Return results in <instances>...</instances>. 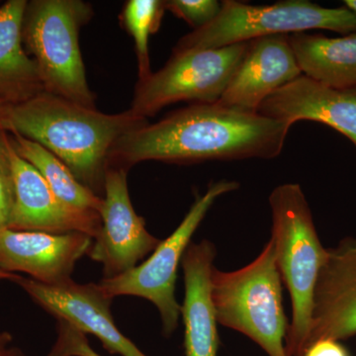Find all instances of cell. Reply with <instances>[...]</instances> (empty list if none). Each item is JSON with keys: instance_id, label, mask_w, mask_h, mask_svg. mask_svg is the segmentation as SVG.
Here are the masks:
<instances>
[{"instance_id": "obj_26", "label": "cell", "mask_w": 356, "mask_h": 356, "mask_svg": "<svg viewBox=\"0 0 356 356\" xmlns=\"http://www.w3.org/2000/svg\"><path fill=\"white\" fill-rule=\"evenodd\" d=\"M8 105L0 100V131L3 130L4 115H6V108Z\"/></svg>"}, {"instance_id": "obj_20", "label": "cell", "mask_w": 356, "mask_h": 356, "mask_svg": "<svg viewBox=\"0 0 356 356\" xmlns=\"http://www.w3.org/2000/svg\"><path fill=\"white\" fill-rule=\"evenodd\" d=\"M165 13V1L161 0H129L122 10V24L135 43L139 81H145L153 74L149 40L151 35L159 31Z\"/></svg>"}, {"instance_id": "obj_3", "label": "cell", "mask_w": 356, "mask_h": 356, "mask_svg": "<svg viewBox=\"0 0 356 356\" xmlns=\"http://www.w3.org/2000/svg\"><path fill=\"white\" fill-rule=\"evenodd\" d=\"M269 205L276 264L291 299L292 320L285 350L287 356H303L310 336L315 288L327 250L318 238L310 207L299 184L275 187L269 196Z\"/></svg>"}, {"instance_id": "obj_28", "label": "cell", "mask_w": 356, "mask_h": 356, "mask_svg": "<svg viewBox=\"0 0 356 356\" xmlns=\"http://www.w3.org/2000/svg\"><path fill=\"white\" fill-rule=\"evenodd\" d=\"M343 3L344 6L348 7L356 15V0H346Z\"/></svg>"}, {"instance_id": "obj_21", "label": "cell", "mask_w": 356, "mask_h": 356, "mask_svg": "<svg viewBox=\"0 0 356 356\" xmlns=\"http://www.w3.org/2000/svg\"><path fill=\"white\" fill-rule=\"evenodd\" d=\"M165 7L192 29L198 30L217 17L222 3L217 0H168L165 1Z\"/></svg>"}, {"instance_id": "obj_19", "label": "cell", "mask_w": 356, "mask_h": 356, "mask_svg": "<svg viewBox=\"0 0 356 356\" xmlns=\"http://www.w3.org/2000/svg\"><path fill=\"white\" fill-rule=\"evenodd\" d=\"M21 158L38 170L44 181L65 202L79 209L102 212L103 198L81 184L70 168L41 145L14 134L8 139Z\"/></svg>"}, {"instance_id": "obj_8", "label": "cell", "mask_w": 356, "mask_h": 356, "mask_svg": "<svg viewBox=\"0 0 356 356\" xmlns=\"http://www.w3.org/2000/svg\"><path fill=\"white\" fill-rule=\"evenodd\" d=\"M248 47L245 42L224 48L172 54L163 69L138 81L131 111L147 118L172 103L219 102Z\"/></svg>"}, {"instance_id": "obj_27", "label": "cell", "mask_w": 356, "mask_h": 356, "mask_svg": "<svg viewBox=\"0 0 356 356\" xmlns=\"http://www.w3.org/2000/svg\"><path fill=\"white\" fill-rule=\"evenodd\" d=\"M18 277H19V276L16 275V274L6 273V271L0 269V280H10L15 282V281L18 280Z\"/></svg>"}, {"instance_id": "obj_23", "label": "cell", "mask_w": 356, "mask_h": 356, "mask_svg": "<svg viewBox=\"0 0 356 356\" xmlns=\"http://www.w3.org/2000/svg\"><path fill=\"white\" fill-rule=\"evenodd\" d=\"M303 356H350V353L339 341L322 339L311 343Z\"/></svg>"}, {"instance_id": "obj_11", "label": "cell", "mask_w": 356, "mask_h": 356, "mask_svg": "<svg viewBox=\"0 0 356 356\" xmlns=\"http://www.w3.org/2000/svg\"><path fill=\"white\" fill-rule=\"evenodd\" d=\"M15 282L57 320L97 337L112 355L147 356L117 329L110 310L112 299L104 294L98 283L79 284L72 280L64 284L48 285L21 276Z\"/></svg>"}, {"instance_id": "obj_12", "label": "cell", "mask_w": 356, "mask_h": 356, "mask_svg": "<svg viewBox=\"0 0 356 356\" xmlns=\"http://www.w3.org/2000/svg\"><path fill=\"white\" fill-rule=\"evenodd\" d=\"M93 238L81 233L0 231V269L29 274L48 285L72 281L76 262L88 254Z\"/></svg>"}, {"instance_id": "obj_5", "label": "cell", "mask_w": 356, "mask_h": 356, "mask_svg": "<svg viewBox=\"0 0 356 356\" xmlns=\"http://www.w3.org/2000/svg\"><path fill=\"white\" fill-rule=\"evenodd\" d=\"M93 15L81 0H36L28 3L22 38L34 57L44 92L95 108L86 79L79 31Z\"/></svg>"}, {"instance_id": "obj_22", "label": "cell", "mask_w": 356, "mask_h": 356, "mask_svg": "<svg viewBox=\"0 0 356 356\" xmlns=\"http://www.w3.org/2000/svg\"><path fill=\"white\" fill-rule=\"evenodd\" d=\"M14 203L15 192L10 170L0 172V231L10 227Z\"/></svg>"}, {"instance_id": "obj_17", "label": "cell", "mask_w": 356, "mask_h": 356, "mask_svg": "<svg viewBox=\"0 0 356 356\" xmlns=\"http://www.w3.org/2000/svg\"><path fill=\"white\" fill-rule=\"evenodd\" d=\"M28 2L9 0L0 6V100L10 105L44 92L38 67L22 47L23 20Z\"/></svg>"}, {"instance_id": "obj_15", "label": "cell", "mask_w": 356, "mask_h": 356, "mask_svg": "<svg viewBox=\"0 0 356 356\" xmlns=\"http://www.w3.org/2000/svg\"><path fill=\"white\" fill-rule=\"evenodd\" d=\"M257 112L290 126L304 120L325 124L356 147V88H331L302 74L267 97Z\"/></svg>"}, {"instance_id": "obj_2", "label": "cell", "mask_w": 356, "mask_h": 356, "mask_svg": "<svg viewBox=\"0 0 356 356\" xmlns=\"http://www.w3.org/2000/svg\"><path fill=\"white\" fill-rule=\"evenodd\" d=\"M149 123L130 109L106 114L42 92L8 105L3 130L41 145L60 159L76 179L96 195L104 194L110 153L126 134Z\"/></svg>"}, {"instance_id": "obj_1", "label": "cell", "mask_w": 356, "mask_h": 356, "mask_svg": "<svg viewBox=\"0 0 356 356\" xmlns=\"http://www.w3.org/2000/svg\"><path fill=\"white\" fill-rule=\"evenodd\" d=\"M291 127L259 112L194 103L124 135L110 153L108 166L128 172L147 161L192 165L277 158Z\"/></svg>"}, {"instance_id": "obj_4", "label": "cell", "mask_w": 356, "mask_h": 356, "mask_svg": "<svg viewBox=\"0 0 356 356\" xmlns=\"http://www.w3.org/2000/svg\"><path fill=\"white\" fill-rule=\"evenodd\" d=\"M212 299L218 324L242 332L268 356H287L285 339L289 323L283 308L282 280L271 240L243 268H214Z\"/></svg>"}, {"instance_id": "obj_18", "label": "cell", "mask_w": 356, "mask_h": 356, "mask_svg": "<svg viewBox=\"0 0 356 356\" xmlns=\"http://www.w3.org/2000/svg\"><path fill=\"white\" fill-rule=\"evenodd\" d=\"M289 39L304 76L331 88H356V33L334 38L295 33Z\"/></svg>"}, {"instance_id": "obj_9", "label": "cell", "mask_w": 356, "mask_h": 356, "mask_svg": "<svg viewBox=\"0 0 356 356\" xmlns=\"http://www.w3.org/2000/svg\"><path fill=\"white\" fill-rule=\"evenodd\" d=\"M127 172L108 166L105 173L102 229L88 252L92 261L102 264L103 280L131 270L161 242L147 231L144 218L134 209Z\"/></svg>"}, {"instance_id": "obj_13", "label": "cell", "mask_w": 356, "mask_h": 356, "mask_svg": "<svg viewBox=\"0 0 356 356\" xmlns=\"http://www.w3.org/2000/svg\"><path fill=\"white\" fill-rule=\"evenodd\" d=\"M302 74L289 35L252 40L217 103L241 111L257 112L267 97Z\"/></svg>"}, {"instance_id": "obj_7", "label": "cell", "mask_w": 356, "mask_h": 356, "mask_svg": "<svg viewBox=\"0 0 356 356\" xmlns=\"http://www.w3.org/2000/svg\"><path fill=\"white\" fill-rule=\"evenodd\" d=\"M238 188V182L229 180L211 184L203 195L196 196L184 221L172 235L159 243L146 261L117 277L98 283L104 294L111 299L127 295L152 302L161 315L163 332L166 336L172 334L179 320L180 306L175 298V283L185 250L215 201Z\"/></svg>"}, {"instance_id": "obj_16", "label": "cell", "mask_w": 356, "mask_h": 356, "mask_svg": "<svg viewBox=\"0 0 356 356\" xmlns=\"http://www.w3.org/2000/svg\"><path fill=\"white\" fill-rule=\"evenodd\" d=\"M215 257L216 248L207 240L191 243L182 257L185 298L180 314L185 325L186 356L218 355V321L212 299Z\"/></svg>"}, {"instance_id": "obj_10", "label": "cell", "mask_w": 356, "mask_h": 356, "mask_svg": "<svg viewBox=\"0 0 356 356\" xmlns=\"http://www.w3.org/2000/svg\"><path fill=\"white\" fill-rule=\"evenodd\" d=\"M8 140V138H7ZM15 203L9 229L49 234L99 235V213L70 205L51 191L38 170L14 151L8 140Z\"/></svg>"}, {"instance_id": "obj_6", "label": "cell", "mask_w": 356, "mask_h": 356, "mask_svg": "<svg viewBox=\"0 0 356 356\" xmlns=\"http://www.w3.org/2000/svg\"><path fill=\"white\" fill-rule=\"evenodd\" d=\"M316 29L344 35L356 33V15L346 6L327 8L307 0H283L264 6L225 0L217 17L182 37L172 54L224 48L262 37Z\"/></svg>"}, {"instance_id": "obj_24", "label": "cell", "mask_w": 356, "mask_h": 356, "mask_svg": "<svg viewBox=\"0 0 356 356\" xmlns=\"http://www.w3.org/2000/svg\"><path fill=\"white\" fill-rule=\"evenodd\" d=\"M0 356H28L17 346H13V339L8 332L0 334Z\"/></svg>"}, {"instance_id": "obj_25", "label": "cell", "mask_w": 356, "mask_h": 356, "mask_svg": "<svg viewBox=\"0 0 356 356\" xmlns=\"http://www.w3.org/2000/svg\"><path fill=\"white\" fill-rule=\"evenodd\" d=\"M7 170H10L8 140L0 131V172H7Z\"/></svg>"}, {"instance_id": "obj_14", "label": "cell", "mask_w": 356, "mask_h": 356, "mask_svg": "<svg viewBox=\"0 0 356 356\" xmlns=\"http://www.w3.org/2000/svg\"><path fill=\"white\" fill-rule=\"evenodd\" d=\"M355 334L356 240L348 238L327 250L318 274L308 346L318 339L339 341Z\"/></svg>"}]
</instances>
